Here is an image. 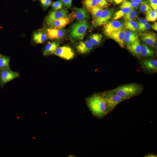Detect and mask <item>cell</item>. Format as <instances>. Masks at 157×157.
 Returning <instances> with one entry per match:
<instances>
[{"label":"cell","instance_id":"6da1fadb","mask_svg":"<svg viewBox=\"0 0 157 157\" xmlns=\"http://www.w3.org/2000/svg\"><path fill=\"white\" fill-rule=\"evenodd\" d=\"M87 105L93 115L101 118L110 113L108 107L101 94H94L86 99Z\"/></svg>","mask_w":157,"mask_h":157},{"label":"cell","instance_id":"7a4b0ae2","mask_svg":"<svg viewBox=\"0 0 157 157\" xmlns=\"http://www.w3.org/2000/svg\"><path fill=\"white\" fill-rule=\"evenodd\" d=\"M142 90L141 85L132 83L119 86L111 90L126 100L139 94Z\"/></svg>","mask_w":157,"mask_h":157},{"label":"cell","instance_id":"3957f363","mask_svg":"<svg viewBox=\"0 0 157 157\" xmlns=\"http://www.w3.org/2000/svg\"><path fill=\"white\" fill-rule=\"evenodd\" d=\"M89 27V24L86 19L78 21L74 23L69 31V36L74 40H82Z\"/></svg>","mask_w":157,"mask_h":157},{"label":"cell","instance_id":"277c9868","mask_svg":"<svg viewBox=\"0 0 157 157\" xmlns=\"http://www.w3.org/2000/svg\"><path fill=\"white\" fill-rule=\"evenodd\" d=\"M105 101L110 112L113 110L120 102L125 100L111 90L100 93Z\"/></svg>","mask_w":157,"mask_h":157},{"label":"cell","instance_id":"5b68a950","mask_svg":"<svg viewBox=\"0 0 157 157\" xmlns=\"http://www.w3.org/2000/svg\"><path fill=\"white\" fill-rule=\"evenodd\" d=\"M114 12L113 8L104 10L97 18L93 20L92 22L94 26L97 27L106 24L112 17Z\"/></svg>","mask_w":157,"mask_h":157},{"label":"cell","instance_id":"8992f818","mask_svg":"<svg viewBox=\"0 0 157 157\" xmlns=\"http://www.w3.org/2000/svg\"><path fill=\"white\" fill-rule=\"evenodd\" d=\"M126 31L124 28L105 34L108 38L116 42L122 48L124 47V35Z\"/></svg>","mask_w":157,"mask_h":157},{"label":"cell","instance_id":"52a82bcc","mask_svg":"<svg viewBox=\"0 0 157 157\" xmlns=\"http://www.w3.org/2000/svg\"><path fill=\"white\" fill-rule=\"evenodd\" d=\"M54 54L64 59L69 60L74 56V52L69 47L64 46L58 47L55 51Z\"/></svg>","mask_w":157,"mask_h":157},{"label":"cell","instance_id":"ba28073f","mask_svg":"<svg viewBox=\"0 0 157 157\" xmlns=\"http://www.w3.org/2000/svg\"><path fill=\"white\" fill-rule=\"evenodd\" d=\"M46 33L50 40H58L65 36V31L63 28L50 27L46 29Z\"/></svg>","mask_w":157,"mask_h":157},{"label":"cell","instance_id":"9c48e42d","mask_svg":"<svg viewBox=\"0 0 157 157\" xmlns=\"http://www.w3.org/2000/svg\"><path fill=\"white\" fill-rule=\"evenodd\" d=\"M69 17L70 19H76L78 21L89 18V15L85 8L76 7L74 8Z\"/></svg>","mask_w":157,"mask_h":157},{"label":"cell","instance_id":"30bf717a","mask_svg":"<svg viewBox=\"0 0 157 157\" xmlns=\"http://www.w3.org/2000/svg\"><path fill=\"white\" fill-rule=\"evenodd\" d=\"M67 10L65 9H61L50 12L46 17L45 22L47 25L54 20L59 18L67 16Z\"/></svg>","mask_w":157,"mask_h":157},{"label":"cell","instance_id":"8fae6325","mask_svg":"<svg viewBox=\"0 0 157 157\" xmlns=\"http://www.w3.org/2000/svg\"><path fill=\"white\" fill-rule=\"evenodd\" d=\"M122 24L119 21L113 20L108 21L104 25L103 31L106 34L112 32L123 28Z\"/></svg>","mask_w":157,"mask_h":157},{"label":"cell","instance_id":"7c38bea8","mask_svg":"<svg viewBox=\"0 0 157 157\" xmlns=\"http://www.w3.org/2000/svg\"><path fill=\"white\" fill-rule=\"evenodd\" d=\"M19 76L18 73L13 71L9 69H2L1 74V79L3 84L6 83Z\"/></svg>","mask_w":157,"mask_h":157},{"label":"cell","instance_id":"4fadbf2b","mask_svg":"<svg viewBox=\"0 0 157 157\" xmlns=\"http://www.w3.org/2000/svg\"><path fill=\"white\" fill-rule=\"evenodd\" d=\"M142 67L149 72H157V60L154 59H144L140 62Z\"/></svg>","mask_w":157,"mask_h":157},{"label":"cell","instance_id":"5bb4252c","mask_svg":"<svg viewBox=\"0 0 157 157\" xmlns=\"http://www.w3.org/2000/svg\"><path fill=\"white\" fill-rule=\"evenodd\" d=\"M93 47L94 45L88 40L81 41L76 45L77 51L81 54H85L89 52Z\"/></svg>","mask_w":157,"mask_h":157},{"label":"cell","instance_id":"9a60e30c","mask_svg":"<svg viewBox=\"0 0 157 157\" xmlns=\"http://www.w3.org/2000/svg\"><path fill=\"white\" fill-rule=\"evenodd\" d=\"M156 34L153 32L146 33L142 34L141 39L146 44L154 47L156 41Z\"/></svg>","mask_w":157,"mask_h":157},{"label":"cell","instance_id":"2e32d148","mask_svg":"<svg viewBox=\"0 0 157 157\" xmlns=\"http://www.w3.org/2000/svg\"><path fill=\"white\" fill-rule=\"evenodd\" d=\"M126 47L130 52L133 55L138 56L140 55L141 45L139 39L134 42L126 45Z\"/></svg>","mask_w":157,"mask_h":157},{"label":"cell","instance_id":"e0dca14e","mask_svg":"<svg viewBox=\"0 0 157 157\" xmlns=\"http://www.w3.org/2000/svg\"><path fill=\"white\" fill-rule=\"evenodd\" d=\"M70 20L69 17L66 16L54 20L49 23L48 25L50 27L63 28L70 23Z\"/></svg>","mask_w":157,"mask_h":157},{"label":"cell","instance_id":"ac0fdd59","mask_svg":"<svg viewBox=\"0 0 157 157\" xmlns=\"http://www.w3.org/2000/svg\"><path fill=\"white\" fill-rule=\"evenodd\" d=\"M138 39V34L135 32L131 31H125L124 35V44H129Z\"/></svg>","mask_w":157,"mask_h":157},{"label":"cell","instance_id":"d6986e66","mask_svg":"<svg viewBox=\"0 0 157 157\" xmlns=\"http://www.w3.org/2000/svg\"><path fill=\"white\" fill-rule=\"evenodd\" d=\"M59 45V43L56 42H48L43 52L44 55L47 56L54 54Z\"/></svg>","mask_w":157,"mask_h":157},{"label":"cell","instance_id":"ffe728a7","mask_svg":"<svg viewBox=\"0 0 157 157\" xmlns=\"http://www.w3.org/2000/svg\"><path fill=\"white\" fill-rule=\"evenodd\" d=\"M48 38L46 33L42 31L35 32L33 35V39L37 44H41L45 42Z\"/></svg>","mask_w":157,"mask_h":157},{"label":"cell","instance_id":"44dd1931","mask_svg":"<svg viewBox=\"0 0 157 157\" xmlns=\"http://www.w3.org/2000/svg\"><path fill=\"white\" fill-rule=\"evenodd\" d=\"M134 9L129 7H125L121 9V10L116 12L113 15V19L116 20L121 18L128 13Z\"/></svg>","mask_w":157,"mask_h":157},{"label":"cell","instance_id":"7402d4cb","mask_svg":"<svg viewBox=\"0 0 157 157\" xmlns=\"http://www.w3.org/2000/svg\"><path fill=\"white\" fill-rule=\"evenodd\" d=\"M154 51L150 49L145 44L141 45L140 55L144 57L153 56H154Z\"/></svg>","mask_w":157,"mask_h":157},{"label":"cell","instance_id":"603a6c76","mask_svg":"<svg viewBox=\"0 0 157 157\" xmlns=\"http://www.w3.org/2000/svg\"><path fill=\"white\" fill-rule=\"evenodd\" d=\"M87 10L92 15L93 20L97 18L104 10L102 8L98 6L93 7Z\"/></svg>","mask_w":157,"mask_h":157},{"label":"cell","instance_id":"cb8c5ba5","mask_svg":"<svg viewBox=\"0 0 157 157\" xmlns=\"http://www.w3.org/2000/svg\"><path fill=\"white\" fill-rule=\"evenodd\" d=\"M124 25L125 28L132 31H136L138 29L137 23L133 20H125Z\"/></svg>","mask_w":157,"mask_h":157},{"label":"cell","instance_id":"d4e9b609","mask_svg":"<svg viewBox=\"0 0 157 157\" xmlns=\"http://www.w3.org/2000/svg\"><path fill=\"white\" fill-rule=\"evenodd\" d=\"M102 36L100 34L95 33L90 35L89 41L94 45H97L100 43Z\"/></svg>","mask_w":157,"mask_h":157},{"label":"cell","instance_id":"484cf974","mask_svg":"<svg viewBox=\"0 0 157 157\" xmlns=\"http://www.w3.org/2000/svg\"><path fill=\"white\" fill-rule=\"evenodd\" d=\"M9 60L8 57L1 55L0 58V69H9Z\"/></svg>","mask_w":157,"mask_h":157},{"label":"cell","instance_id":"4316f807","mask_svg":"<svg viewBox=\"0 0 157 157\" xmlns=\"http://www.w3.org/2000/svg\"><path fill=\"white\" fill-rule=\"evenodd\" d=\"M145 19L148 21L154 22L157 19V11L154 10H151L147 13Z\"/></svg>","mask_w":157,"mask_h":157},{"label":"cell","instance_id":"83f0119b","mask_svg":"<svg viewBox=\"0 0 157 157\" xmlns=\"http://www.w3.org/2000/svg\"><path fill=\"white\" fill-rule=\"evenodd\" d=\"M83 4L87 10L93 7L98 6L97 0H83Z\"/></svg>","mask_w":157,"mask_h":157},{"label":"cell","instance_id":"f1b7e54d","mask_svg":"<svg viewBox=\"0 0 157 157\" xmlns=\"http://www.w3.org/2000/svg\"><path fill=\"white\" fill-rule=\"evenodd\" d=\"M125 20H133L138 18L137 13L134 9L127 13L124 17Z\"/></svg>","mask_w":157,"mask_h":157},{"label":"cell","instance_id":"f546056e","mask_svg":"<svg viewBox=\"0 0 157 157\" xmlns=\"http://www.w3.org/2000/svg\"><path fill=\"white\" fill-rule=\"evenodd\" d=\"M139 5V4L138 3L125 1L122 3L120 8L122 9L125 7H129L134 9V8L138 6Z\"/></svg>","mask_w":157,"mask_h":157},{"label":"cell","instance_id":"4dcf8cb0","mask_svg":"<svg viewBox=\"0 0 157 157\" xmlns=\"http://www.w3.org/2000/svg\"><path fill=\"white\" fill-rule=\"evenodd\" d=\"M63 4L61 0H59L53 2L52 3V6L54 10H57L62 9Z\"/></svg>","mask_w":157,"mask_h":157},{"label":"cell","instance_id":"1f68e13d","mask_svg":"<svg viewBox=\"0 0 157 157\" xmlns=\"http://www.w3.org/2000/svg\"><path fill=\"white\" fill-rule=\"evenodd\" d=\"M97 6L102 8H107L110 5L106 0H97Z\"/></svg>","mask_w":157,"mask_h":157},{"label":"cell","instance_id":"d6a6232c","mask_svg":"<svg viewBox=\"0 0 157 157\" xmlns=\"http://www.w3.org/2000/svg\"><path fill=\"white\" fill-rule=\"evenodd\" d=\"M152 9L147 4L144 3L141 5L140 7V10L141 12L146 13L152 10Z\"/></svg>","mask_w":157,"mask_h":157},{"label":"cell","instance_id":"836d02e7","mask_svg":"<svg viewBox=\"0 0 157 157\" xmlns=\"http://www.w3.org/2000/svg\"><path fill=\"white\" fill-rule=\"evenodd\" d=\"M138 29L140 31H144L149 29L150 28V25L148 23L142 24H138Z\"/></svg>","mask_w":157,"mask_h":157},{"label":"cell","instance_id":"e575fe53","mask_svg":"<svg viewBox=\"0 0 157 157\" xmlns=\"http://www.w3.org/2000/svg\"><path fill=\"white\" fill-rule=\"evenodd\" d=\"M41 4L45 8H47L51 4V0H40Z\"/></svg>","mask_w":157,"mask_h":157},{"label":"cell","instance_id":"d590c367","mask_svg":"<svg viewBox=\"0 0 157 157\" xmlns=\"http://www.w3.org/2000/svg\"><path fill=\"white\" fill-rule=\"evenodd\" d=\"M150 4L151 8L157 11V0H150Z\"/></svg>","mask_w":157,"mask_h":157},{"label":"cell","instance_id":"8d00e7d4","mask_svg":"<svg viewBox=\"0 0 157 157\" xmlns=\"http://www.w3.org/2000/svg\"><path fill=\"white\" fill-rule=\"evenodd\" d=\"M64 5L68 8H71L72 0H61Z\"/></svg>","mask_w":157,"mask_h":157},{"label":"cell","instance_id":"74e56055","mask_svg":"<svg viewBox=\"0 0 157 157\" xmlns=\"http://www.w3.org/2000/svg\"><path fill=\"white\" fill-rule=\"evenodd\" d=\"M148 23V21L146 19L141 18L139 21L138 24H144Z\"/></svg>","mask_w":157,"mask_h":157},{"label":"cell","instance_id":"f35d334b","mask_svg":"<svg viewBox=\"0 0 157 157\" xmlns=\"http://www.w3.org/2000/svg\"><path fill=\"white\" fill-rule=\"evenodd\" d=\"M116 4H118L125 1V0H114Z\"/></svg>","mask_w":157,"mask_h":157},{"label":"cell","instance_id":"ab89813d","mask_svg":"<svg viewBox=\"0 0 157 157\" xmlns=\"http://www.w3.org/2000/svg\"><path fill=\"white\" fill-rule=\"evenodd\" d=\"M152 28L155 31H157V22H154L152 25Z\"/></svg>","mask_w":157,"mask_h":157},{"label":"cell","instance_id":"60d3db41","mask_svg":"<svg viewBox=\"0 0 157 157\" xmlns=\"http://www.w3.org/2000/svg\"><path fill=\"white\" fill-rule=\"evenodd\" d=\"M131 2L138 3H140L143 0H130Z\"/></svg>","mask_w":157,"mask_h":157},{"label":"cell","instance_id":"b9f144b4","mask_svg":"<svg viewBox=\"0 0 157 157\" xmlns=\"http://www.w3.org/2000/svg\"><path fill=\"white\" fill-rule=\"evenodd\" d=\"M145 156V157H156L157 156L156 155L153 154H148Z\"/></svg>","mask_w":157,"mask_h":157},{"label":"cell","instance_id":"7bdbcfd3","mask_svg":"<svg viewBox=\"0 0 157 157\" xmlns=\"http://www.w3.org/2000/svg\"><path fill=\"white\" fill-rule=\"evenodd\" d=\"M1 54H0V58H1Z\"/></svg>","mask_w":157,"mask_h":157},{"label":"cell","instance_id":"ee69618b","mask_svg":"<svg viewBox=\"0 0 157 157\" xmlns=\"http://www.w3.org/2000/svg\"><path fill=\"white\" fill-rule=\"evenodd\" d=\"M109 0V1H112V0Z\"/></svg>","mask_w":157,"mask_h":157},{"label":"cell","instance_id":"f6af8a7d","mask_svg":"<svg viewBox=\"0 0 157 157\" xmlns=\"http://www.w3.org/2000/svg\"></svg>","mask_w":157,"mask_h":157},{"label":"cell","instance_id":"bcb514c9","mask_svg":"<svg viewBox=\"0 0 157 157\" xmlns=\"http://www.w3.org/2000/svg\"></svg>","mask_w":157,"mask_h":157}]
</instances>
